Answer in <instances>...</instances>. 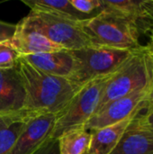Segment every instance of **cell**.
Returning a JSON list of instances; mask_svg holds the SVG:
<instances>
[{"label":"cell","instance_id":"cell-1","mask_svg":"<svg viewBox=\"0 0 153 154\" xmlns=\"http://www.w3.org/2000/svg\"><path fill=\"white\" fill-rule=\"evenodd\" d=\"M16 67L25 91L24 110L34 114L58 115L82 88L69 79L50 75L34 68L22 56Z\"/></svg>","mask_w":153,"mask_h":154},{"label":"cell","instance_id":"cell-2","mask_svg":"<svg viewBox=\"0 0 153 154\" xmlns=\"http://www.w3.org/2000/svg\"><path fill=\"white\" fill-rule=\"evenodd\" d=\"M153 87V52L142 46L108 79L95 115L110 102L139 89Z\"/></svg>","mask_w":153,"mask_h":154},{"label":"cell","instance_id":"cell-3","mask_svg":"<svg viewBox=\"0 0 153 154\" xmlns=\"http://www.w3.org/2000/svg\"><path fill=\"white\" fill-rule=\"evenodd\" d=\"M81 24L91 45L130 51L142 47L138 26L113 11L103 9Z\"/></svg>","mask_w":153,"mask_h":154},{"label":"cell","instance_id":"cell-4","mask_svg":"<svg viewBox=\"0 0 153 154\" xmlns=\"http://www.w3.org/2000/svg\"><path fill=\"white\" fill-rule=\"evenodd\" d=\"M135 51L94 45L71 51L77 60V69L70 80L83 87L96 79L112 75Z\"/></svg>","mask_w":153,"mask_h":154},{"label":"cell","instance_id":"cell-5","mask_svg":"<svg viewBox=\"0 0 153 154\" xmlns=\"http://www.w3.org/2000/svg\"><path fill=\"white\" fill-rule=\"evenodd\" d=\"M113 75V74H112ZM112 75L96 79L84 85L67 106L57 115L51 139L57 140L62 134L76 128H84L95 115L104 88Z\"/></svg>","mask_w":153,"mask_h":154},{"label":"cell","instance_id":"cell-6","mask_svg":"<svg viewBox=\"0 0 153 154\" xmlns=\"http://www.w3.org/2000/svg\"><path fill=\"white\" fill-rule=\"evenodd\" d=\"M28 26L65 50L75 51L92 46L83 31L82 22L72 21L50 13L31 10L22 19Z\"/></svg>","mask_w":153,"mask_h":154},{"label":"cell","instance_id":"cell-7","mask_svg":"<svg viewBox=\"0 0 153 154\" xmlns=\"http://www.w3.org/2000/svg\"><path fill=\"white\" fill-rule=\"evenodd\" d=\"M152 88L139 89L110 102L94 115L84 128L93 131L137 116L145 110Z\"/></svg>","mask_w":153,"mask_h":154},{"label":"cell","instance_id":"cell-8","mask_svg":"<svg viewBox=\"0 0 153 154\" xmlns=\"http://www.w3.org/2000/svg\"><path fill=\"white\" fill-rule=\"evenodd\" d=\"M57 115L38 114L27 123L10 154H32L50 137Z\"/></svg>","mask_w":153,"mask_h":154},{"label":"cell","instance_id":"cell-9","mask_svg":"<svg viewBox=\"0 0 153 154\" xmlns=\"http://www.w3.org/2000/svg\"><path fill=\"white\" fill-rule=\"evenodd\" d=\"M110 154H153V131L142 112L132 119Z\"/></svg>","mask_w":153,"mask_h":154},{"label":"cell","instance_id":"cell-10","mask_svg":"<svg viewBox=\"0 0 153 154\" xmlns=\"http://www.w3.org/2000/svg\"><path fill=\"white\" fill-rule=\"evenodd\" d=\"M22 57L34 68L56 77L71 79L77 69L76 58L73 52L69 50H61Z\"/></svg>","mask_w":153,"mask_h":154},{"label":"cell","instance_id":"cell-11","mask_svg":"<svg viewBox=\"0 0 153 154\" xmlns=\"http://www.w3.org/2000/svg\"><path fill=\"white\" fill-rule=\"evenodd\" d=\"M25 91L17 67L0 69V114L24 110Z\"/></svg>","mask_w":153,"mask_h":154},{"label":"cell","instance_id":"cell-12","mask_svg":"<svg viewBox=\"0 0 153 154\" xmlns=\"http://www.w3.org/2000/svg\"><path fill=\"white\" fill-rule=\"evenodd\" d=\"M9 42L12 47L21 56L65 50L61 46L50 41L39 32L28 26L23 20L16 24L14 33Z\"/></svg>","mask_w":153,"mask_h":154},{"label":"cell","instance_id":"cell-13","mask_svg":"<svg viewBox=\"0 0 153 154\" xmlns=\"http://www.w3.org/2000/svg\"><path fill=\"white\" fill-rule=\"evenodd\" d=\"M35 115L27 110L0 114V154H10L28 121Z\"/></svg>","mask_w":153,"mask_h":154},{"label":"cell","instance_id":"cell-14","mask_svg":"<svg viewBox=\"0 0 153 154\" xmlns=\"http://www.w3.org/2000/svg\"><path fill=\"white\" fill-rule=\"evenodd\" d=\"M103 9L113 11L136 24L141 33L151 30L152 20L150 18L143 0H102Z\"/></svg>","mask_w":153,"mask_h":154},{"label":"cell","instance_id":"cell-15","mask_svg":"<svg viewBox=\"0 0 153 154\" xmlns=\"http://www.w3.org/2000/svg\"><path fill=\"white\" fill-rule=\"evenodd\" d=\"M133 117L100 129L90 131L91 144L88 154L111 153L121 140L124 133Z\"/></svg>","mask_w":153,"mask_h":154},{"label":"cell","instance_id":"cell-16","mask_svg":"<svg viewBox=\"0 0 153 154\" xmlns=\"http://www.w3.org/2000/svg\"><path fill=\"white\" fill-rule=\"evenodd\" d=\"M22 2L31 10L50 13L72 21L83 22L92 17L79 13L70 0H22Z\"/></svg>","mask_w":153,"mask_h":154},{"label":"cell","instance_id":"cell-17","mask_svg":"<svg viewBox=\"0 0 153 154\" xmlns=\"http://www.w3.org/2000/svg\"><path fill=\"white\" fill-rule=\"evenodd\" d=\"M57 140L59 154H88L91 133L85 128H76L62 134Z\"/></svg>","mask_w":153,"mask_h":154},{"label":"cell","instance_id":"cell-18","mask_svg":"<svg viewBox=\"0 0 153 154\" xmlns=\"http://www.w3.org/2000/svg\"><path fill=\"white\" fill-rule=\"evenodd\" d=\"M20 57L21 55L12 47L9 41L0 42V69L14 68Z\"/></svg>","mask_w":153,"mask_h":154},{"label":"cell","instance_id":"cell-19","mask_svg":"<svg viewBox=\"0 0 153 154\" xmlns=\"http://www.w3.org/2000/svg\"><path fill=\"white\" fill-rule=\"evenodd\" d=\"M72 5L81 14L95 16L103 10L102 0H70Z\"/></svg>","mask_w":153,"mask_h":154},{"label":"cell","instance_id":"cell-20","mask_svg":"<svg viewBox=\"0 0 153 154\" xmlns=\"http://www.w3.org/2000/svg\"><path fill=\"white\" fill-rule=\"evenodd\" d=\"M32 154H59L58 140L50 138Z\"/></svg>","mask_w":153,"mask_h":154},{"label":"cell","instance_id":"cell-21","mask_svg":"<svg viewBox=\"0 0 153 154\" xmlns=\"http://www.w3.org/2000/svg\"><path fill=\"white\" fill-rule=\"evenodd\" d=\"M16 29V24L10 23L0 20V37L5 40H10L14 33Z\"/></svg>","mask_w":153,"mask_h":154},{"label":"cell","instance_id":"cell-22","mask_svg":"<svg viewBox=\"0 0 153 154\" xmlns=\"http://www.w3.org/2000/svg\"><path fill=\"white\" fill-rule=\"evenodd\" d=\"M143 4L150 18L153 20V0H143Z\"/></svg>","mask_w":153,"mask_h":154},{"label":"cell","instance_id":"cell-23","mask_svg":"<svg viewBox=\"0 0 153 154\" xmlns=\"http://www.w3.org/2000/svg\"><path fill=\"white\" fill-rule=\"evenodd\" d=\"M144 111L145 112L143 114H150V113H152L153 112V88L152 91H151V97H150V98L148 100L146 108H145Z\"/></svg>","mask_w":153,"mask_h":154},{"label":"cell","instance_id":"cell-24","mask_svg":"<svg viewBox=\"0 0 153 154\" xmlns=\"http://www.w3.org/2000/svg\"><path fill=\"white\" fill-rule=\"evenodd\" d=\"M146 119L147 124L149 125V126L151 128V130L153 131V112L150 113V114H143Z\"/></svg>","mask_w":153,"mask_h":154},{"label":"cell","instance_id":"cell-25","mask_svg":"<svg viewBox=\"0 0 153 154\" xmlns=\"http://www.w3.org/2000/svg\"><path fill=\"white\" fill-rule=\"evenodd\" d=\"M146 46L148 48H152L153 47V20L152 23H151V30H150V42Z\"/></svg>","mask_w":153,"mask_h":154},{"label":"cell","instance_id":"cell-26","mask_svg":"<svg viewBox=\"0 0 153 154\" xmlns=\"http://www.w3.org/2000/svg\"><path fill=\"white\" fill-rule=\"evenodd\" d=\"M149 49H150V50H151V51L153 52V47H152V48H149Z\"/></svg>","mask_w":153,"mask_h":154}]
</instances>
